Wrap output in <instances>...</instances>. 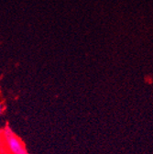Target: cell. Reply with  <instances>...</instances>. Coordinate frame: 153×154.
<instances>
[{
  "mask_svg": "<svg viewBox=\"0 0 153 154\" xmlns=\"http://www.w3.org/2000/svg\"><path fill=\"white\" fill-rule=\"evenodd\" d=\"M4 143L10 154H29L22 141V140L16 135L8 124L2 130Z\"/></svg>",
  "mask_w": 153,
  "mask_h": 154,
  "instance_id": "obj_1",
  "label": "cell"
},
{
  "mask_svg": "<svg viewBox=\"0 0 153 154\" xmlns=\"http://www.w3.org/2000/svg\"><path fill=\"white\" fill-rule=\"evenodd\" d=\"M4 112V106H3V104L0 102V116L2 115V113Z\"/></svg>",
  "mask_w": 153,
  "mask_h": 154,
  "instance_id": "obj_2",
  "label": "cell"
}]
</instances>
